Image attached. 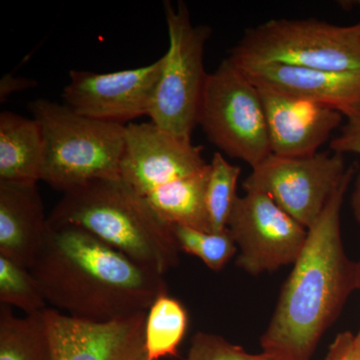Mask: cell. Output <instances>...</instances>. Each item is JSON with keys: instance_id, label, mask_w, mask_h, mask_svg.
<instances>
[{"instance_id": "obj_10", "label": "cell", "mask_w": 360, "mask_h": 360, "mask_svg": "<svg viewBox=\"0 0 360 360\" xmlns=\"http://www.w3.org/2000/svg\"><path fill=\"white\" fill-rule=\"evenodd\" d=\"M162 65L161 58L148 65L115 72L71 70L63 97L78 115L125 125L149 115Z\"/></svg>"}, {"instance_id": "obj_18", "label": "cell", "mask_w": 360, "mask_h": 360, "mask_svg": "<svg viewBox=\"0 0 360 360\" xmlns=\"http://www.w3.org/2000/svg\"><path fill=\"white\" fill-rule=\"evenodd\" d=\"M0 360H52L44 312L18 317L0 305Z\"/></svg>"}, {"instance_id": "obj_4", "label": "cell", "mask_w": 360, "mask_h": 360, "mask_svg": "<svg viewBox=\"0 0 360 360\" xmlns=\"http://www.w3.org/2000/svg\"><path fill=\"white\" fill-rule=\"evenodd\" d=\"M28 108L44 134L42 181L65 193L92 180L120 177L125 125L92 120L47 99Z\"/></svg>"}, {"instance_id": "obj_15", "label": "cell", "mask_w": 360, "mask_h": 360, "mask_svg": "<svg viewBox=\"0 0 360 360\" xmlns=\"http://www.w3.org/2000/svg\"><path fill=\"white\" fill-rule=\"evenodd\" d=\"M46 231L37 184L0 180V255L32 269Z\"/></svg>"}, {"instance_id": "obj_16", "label": "cell", "mask_w": 360, "mask_h": 360, "mask_svg": "<svg viewBox=\"0 0 360 360\" xmlns=\"http://www.w3.org/2000/svg\"><path fill=\"white\" fill-rule=\"evenodd\" d=\"M44 161L39 123L11 111L0 113V180L37 184Z\"/></svg>"}, {"instance_id": "obj_2", "label": "cell", "mask_w": 360, "mask_h": 360, "mask_svg": "<svg viewBox=\"0 0 360 360\" xmlns=\"http://www.w3.org/2000/svg\"><path fill=\"white\" fill-rule=\"evenodd\" d=\"M355 167H348L340 187L319 219L307 229L302 252L281 290L264 352L281 360H310L319 340L356 290V262L345 253L340 214Z\"/></svg>"}, {"instance_id": "obj_21", "label": "cell", "mask_w": 360, "mask_h": 360, "mask_svg": "<svg viewBox=\"0 0 360 360\" xmlns=\"http://www.w3.org/2000/svg\"><path fill=\"white\" fill-rule=\"evenodd\" d=\"M172 231L179 251L200 258L213 271L224 269L238 250L229 229L207 232L184 225H172Z\"/></svg>"}, {"instance_id": "obj_19", "label": "cell", "mask_w": 360, "mask_h": 360, "mask_svg": "<svg viewBox=\"0 0 360 360\" xmlns=\"http://www.w3.org/2000/svg\"><path fill=\"white\" fill-rule=\"evenodd\" d=\"M187 326L188 314L182 303L167 293L158 296L146 312L144 348L148 360L177 356Z\"/></svg>"}, {"instance_id": "obj_13", "label": "cell", "mask_w": 360, "mask_h": 360, "mask_svg": "<svg viewBox=\"0 0 360 360\" xmlns=\"http://www.w3.org/2000/svg\"><path fill=\"white\" fill-rule=\"evenodd\" d=\"M257 87L264 103L272 155H316L345 118L340 111L324 104L269 87Z\"/></svg>"}, {"instance_id": "obj_7", "label": "cell", "mask_w": 360, "mask_h": 360, "mask_svg": "<svg viewBox=\"0 0 360 360\" xmlns=\"http://www.w3.org/2000/svg\"><path fill=\"white\" fill-rule=\"evenodd\" d=\"M198 124L222 153L251 168L272 155L259 90L229 58L208 73Z\"/></svg>"}, {"instance_id": "obj_5", "label": "cell", "mask_w": 360, "mask_h": 360, "mask_svg": "<svg viewBox=\"0 0 360 360\" xmlns=\"http://www.w3.org/2000/svg\"><path fill=\"white\" fill-rule=\"evenodd\" d=\"M229 58L243 70L279 65L360 70V37L354 25L314 18L271 20L246 30Z\"/></svg>"}, {"instance_id": "obj_28", "label": "cell", "mask_w": 360, "mask_h": 360, "mask_svg": "<svg viewBox=\"0 0 360 360\" xmlns=\"http://www.w3.org/2000/svg\"><path fill=\"white\" fill-rule=\"evenodd\" d=\"M355 4H356L357 6L360 8V0L359 1H355ZM355 30H356L357 34H359V37H360V22L357 23V25H354Z\"/></svg>"}, {"instance_id": "obj_6", "label": "cell", "mask_w": 360, "mask_h": 360, "mask_svg": "<svg viewBox=\"0 0 360 360\" xmlns=\"http://www.w3.org/2000/svg\"><path fill=\"white\" fill-rule=\"evenodd\" d=\"M163 7L169 45L148 116L168 134L191 139L208 75L203 58L212 30L193 25L186 2L165 1Z\"/></svg>"}, {"instance_id": "obj_20", "label": "cell", "mask_w": 360, "mask_h": 360, "mask_svg": "<svg viewBox=\"0 0 360 360\" xmlns=\"http://www.w3.org/2000/svg\"><path fill=\"white\" fill-rule=\"evenodd\" d=\"M210 165L205 193L206 212L212 232H221L227 229L238 198L236 188L241 167L229 163L220 153L213 155Z\"/></svg>"}, {"instance_id": "obj_17", "label": "cell", "mask_w": 360, "mask_h": 360, "mask_svg": "<svg viewBox=\"0 0 360 360\" xmlns=\"http://www.w3.org/2000/svg\"><path fill=\"white\" fill-rule=\"evenodd\" d=\"M210 170L208 163L198 174L156 189L144 198L167 224L212 232L205 205Z\"/></svg>"}, {"instance_id": "obj_14", "label": "cell", "mask_w": 360, "mask_h": 360, "mask_svg": "<svg viewBox=\"0 0 360 360\" xmlns=\"http://www.w3.org/2000/svg\"><path fill=\"white\" fill-rule=\"evenodd\" d=\"M243 70L257 86L303 97L342 115L360 110V70H311L279 65Z\"/></svg>"}, {"instance_id": "obj_26", "label": "cell", "mask_w": 360, "mask_h": 360, "mask_svg": "<svg viewBox=\"0 0 360 360\" xmlns=\"http://www.w3.org/2000/svg\"><path fill=\"white\" fill-rule=\"evenodd\" d=\"M35 80L25 77H15L11 75H4L0 82V103H4L9 96L14 92L22 91V90L32 89L37 86Z\"/></svg>"}, {"instance_id": "obj_12", "label": "cell", "mask_w": 360, "mask_h": 360, "mask_svg": "<svg viewBox=\"0 0 360 360\" xmlns=\"http://www.w3.org/2000/svg\"><path fill=\"white\" fill-rule=\"evenodd\" d=\"M146 312L97 322L45 309L52 360H148L144 348Z\"/></svg>"}, {"instance_id": "obj_27", "label": "cell", "mask_w": 360, "mask_h": 360, "mask_svg": "<svg viewBox=\"0 0 360 360\" xmlns=\"http://www.w3.org/2000/svg\"><path fill=\"white\" fill-rule=\"evenodd\" d=\"M356 290H360V258L359 262H356ZM355 340H356V343L360 347V328L359 333L355 335Z\"/></svg>"}, {"instance_id": "obj_25", "label": "cell", "mask_w": 360, "mask_h": 360, "mask_svg": "<svg viewBox=\"0 0 360 360\" xmlns=\"http://www.w3.org/2000/svg\"><path fill=\"white\" fill-rule=\"evenodd\" d=\"M326 360H360V347L355 340V335L345 331L336 336L329 347Z\"/></svg>"}, {"instance_id": "obj_1", "label": "cell", "mask_w": 360, "mask_h": 360, "mask_svg": "<svg viewBox=\"0 0 360 360\" xmlns=\"http://www.w3.org/2000/svg\"><path fill=\"white\" fill-rule=\"evenodd\" d=\"M30 271L47 302L75 319L110 321L148 311L165 276L75 225L49 226Z\"/></svg>"}, {"instance_id": "obj_11", "label": "cell", "mask_w": 360, "mask_h": 360, "mask_svg": "<svg viewBox=\"0 0 360 360\" xmlns=\"http://www.w3.org/2000/svg\"><path fill=\"white\" fill-rule=\"evenodd\" d=\"M207 165L202 146L191 139L168 134L153 122L125 125L120 177L142 198Z\"/></svg>"}, {"instance_id": "obj_24", "label": "cell", "mask_w": 360, "mask_h": 360, "mask_svg": "<svg viewBox=\"0 0 360 360\" xmlns=\"http://www.w3.org/2000/svg\"><path fill=\"white\" fill-rule=\"evenodd\" d=\"M345 124L341 127L340 134L330 142V149L340 155H360V110H352L343 115ZM352 210L355 219L360 224V174L355 182L352 198Z\"/></svg>"}, {"instance_id": "obj_9", "label": "cell", "mask_w": 360, "mask_h": 360, "mask_svg": "<svg viewBox=\"0 0 360 360\" xmlns=\"http://www.w3.org/2000/svg\"><path fill=\"white\" fill-rule=\"evenodd\" d=\"M227 229L240 250L236 265L252 276L295 264L307 238V229L260 191L238 196Z\"/></svg>"}, {"instance_id": "obj_23", "label": "cell", "mask_w": 360, "mask_h": 360, "mask_svg": "<svg viewBox=\"0 0 360 360\" xmlns=\"http://www.w3.org/2000/svg\"><path fill=\"white\" fill-rule=\"evenodd\" d=\"M184 360H281L262 352L251 354L238 345H232L213 333H198L191 340V347Z\"/></svg>"}, {"instance_id": "obj_22", "label": "cell", "mask_w": 360, "mask_h": 360, "mask_svg": "<svg viewBox=\"0 0 360 360\" xmlns=\"http://www.w3.org/2000/svg\"><path fill=\"white\" fill-rule=\"evenodd\" d=\"M46 302L30 269L0 255V303L33 315L44 312Z\"/></svg>"}, {"instance_id": "obj_8", "label": "cell", "mask_w": 360, "mask_h": 360, "mask_svg": "<svg viewBox=\"0 0 360 360\" xmlns=\"http://www.w3.org/2000/svg\"><path fill=\"white\" fill-rule=\"evenodd\" d=\"M345 158L328 151L307 158L270 155L243 181L248 191L267 194L279 207L309 229L345 179Z\"/></svg>"}, {"instance_id": "obj_3", "label": "cell", "mask_w": 360, "mask_h": 360, "mask_svg": "<svg viewBox=\"0 0 360 360\" xmlns=\"http://www.w3.org/2000/svg\"><path fill=\"white\" fill-rule=\"evenodd\" d=\"M47 225L82 227L161 276L179 264L172 225L122 177L92 180L66 191Z\"/></svg>"}]
</instances>
